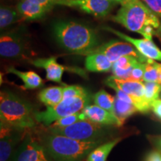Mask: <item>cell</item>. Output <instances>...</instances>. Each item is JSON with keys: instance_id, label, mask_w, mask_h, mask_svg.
<instances>
[{"instance_id": "cell-1", "label": "cell", "mask_w": 161, "mask_h": 161, "mask_svg": "<svg viewBox=\"0 0 161 161\" xmlns=\"http://www.w3.org/2000/svg\"><path fill=\"white\" fill-rule=\"evenodd\" d=\"M58 43L64 49L80 55L96 49L98 39L96 32L89 26L75 21H60L53 27Z\"/></svg>"}, {"instance_id": "cell-2", "label": "cell", "mask_w": 161, "mask_h": 161, "mask_svg": "<svg viewBox=\"0 0 161 161\" xmlns=\"http://www.w3.org/2000/svg\"><path fill=\"white\" fill-rule=\"evenodd\" d=\"M101 141H80L67 136L49 134L42 137L41 143L55 161H80L98 146Z\"/></svg>"}, {"instance_id": "cell-3", "label": "cell", "mask_w": 161, "mask_h": 161, "mask_svg": "<svg viewBox=\"0 0 161 161\" xmlns=\"http://www.w3.org/2000/svg\"><path fill=\"white\" fill-rule=\"evenodd\" d=\"M33 107L10 91L0 93L1 125L23 131L35 126Z\"/></svg>"}, {"instance_id": "cell-4", "label": "cell", "mask_w": 161, "mask_h": 161, "mask_svg": "<svg viewBox=\"0 0 161 161\" xmlns=\"http://www.w3.org/2000/svg\"><path fill=\"white\" fill-rule=\"evenodd\" d=\"M112 19L129 31L136 32L141 35L148 26H153L161 33V23L158 15L142 2H128L122 5Z\"/></svg>"}, {"instance_id": "cell-5", "label": "cell", "mask_w": 161, "mask_h": 161, "mask_svg": "<svg viewBox=\"0 0 161 161\" xmlns=\"http://www.w3.org/2000/svg\"><path fill=\"white\" fill-rule=\"evenodd\" d=\"M90 102L89 94L64 98L54 107H47L46 110L35 113V119L46 126H50L58 119L82 112Z\"/></svg>"}, {"instance_id": "cell-6", "label": "cell", "mask_w": 161, "mask_h": 161, "mask_svg": "<svg viewBox=\"0 0 161 161\" xmlns=\"http://www.w3.org/2000/svg\"><path fill=\"white\" fill-rule=\"evenodd\" d=\"M48 132L52 134L67 136L73 140L90 141L98 140L103 133L102 125L89 119H84L66 127L49 126Z\"/></svg>"}, {"instance_id": "cell-7", "label": "cell", "mask_w": 161, "mask_h": 161, "mask_svg": "<svg viewBox=\"0 0 161 161\" xmlns=\"http://www.w3.org/2000/svg\"><path fill=\"white\" fill-rule=\"evenodd\" d=\"M95 53L103 54L113 64L120 58L128 55L134 56L141 63L146 64L148 60V58L141 55L132 44L119 40H111L108 43L102 44V46H98L96 49L87 52L85 55L87 56Z\"/></svg>"}, {"instance_id": "cell-8", "label": "cell", "mask_w": 161, "mask_h": 161, "mask_svg": "<svg viewBox=\"0 0 161 161\" xmlns=\"http://www.w3.org/2000/svg\"><path fill=\"white\" fill-rule=\"evenodd\" d=\"M27 39L17 31L4 33L0 37V55L6 58H25L29 53Z\"/></svg>"}, {"instance_id": "cell-9", "label": "cell", "mask_w": 161, "mask_h": 161, "mask_svg": "<svg viewBox=\"0 0 161 161\" xmlns=\"http://www.w3.org/2000/svg\"><path fill=\"white\" fill-rule=\"evenodd\" d=\"M42 143L26 136L14 154L11 161H51Z\"/></svg>"}, {"instance_id": "cell-10", "label": "cell", "mask_w": 161, "mask_h": 161, "mask_svg": "<svg viewBox=\"0 0 161 161\" xmlns=\"http://www.w3.org/2000/svg\"><path fill=\"white\" fill-rule=\"evenodd\" d=\"M106 80L111 82L122 91L135 98L138 102V111L146 113L152 108L151 104L145 98V85L142 81L118 79L113 75Z\"/></svg>"}, {"instance_id": "cell-11", "label": "cell", "mask_w": 161, "mask_h": 161, "mask_svg": "<svg viewBox=\"0 0 161 161\" xmlns=\"http://www.w3.org/2000/svg\"><path fill=\"white\" fill-rule=\"evenodd\" d=\"M114 4L108 0H61L58 5L78 8L95 17H105Z\"/></svg>"}, {"instance_id": "cell-12", "label": "cell", "mask_w": 161, "mask_h": 161, "mask_svg": "<svg viewBox=\"0 0 161 161\" xmlns=\"http://www.w3.org/2000/svg\"><path fill=\"white\" fill-rule=\"evenodd\" d=\"M103 29L112 32L114 35H117L118 37L124 40L125 41L132 44L141 55L145 56L148 59L161 61V50L154 43V42H152V40L146 39V38L136 39V38L130 37L128 35H125L122 32L116 31L110 27H104Z\"/></svg>"}, {"instance_id": "cell-13", "label": "cell", "mask_w": 161, "mask_h": 161, "mask_svg": "<svg viewBox=\"0 0 161 161\" xmlns=\"http://www.w3.org/2000/svg\"><path fill=\"white\" fill-rule=\"evenodd\" d=\"M21 130L1 125L0 136V161H11L15 146L21 138Z\"/></svg>"}, {"instance_id": "cell-14", "label": "cell", "mask_w": 161, "mask_h": 161, "mask_svg": "<svg viewBox=\"0 0 161 161\" xmlns=\"http://www.w3.org/2000/svg\"><path fill=\"white\" fill-rule=\"evenodd\" d=\"M82 113L89 119L102 125H114L120 127L122 124L115 114L100 108L96 104L87 105L82 110Z\"/></svg>"}, {"instance_id": "cell-15", "label": "cell", "mask_w": 161, "mask_h": 161, "mask_svg": "<svg viewBox=\"0 0 161 161\" xmlns=\"http://www.w3.org/2000/svg\"><path fill=\"white\" fill-rule=\"evenodd\" d=\"M31 64L36 67L45 69L46 72V79L48 80L57 82L66 86V84L62 82V76L66 68L61 64H58L55 57L37 58V59L32 60Z\"/></svg>"}, {"instance_id": "cell-16", "label": "cell", "mask_w": 161, "mask_h": 161, "mask_svg": "<svg viewBox=\"0 0 161 161\" xmlns=\"http://www.w3.org/2000/svg\"><path fill=\"white\" fill-rule=\"evenodd\" d=\"M16 8L23 21L40 19L52 9V7L43 5L31 0H20Z\"/></svg>"}, {"instance_id": "cell-17", "label": "cell", "mask_w": 161, "mask_h": 161, "mask_svg": "<svg viewBox=\"0 0 161 161\" xmlns=\"http://www.w3.org/2000/svg\"><path fill=\"white\" fill-rule=\"evenodd\" d=\"M139 60L134 56H123L113 64V76L118 79L129 80L131 75L133 68Z\"/></svg>"}, {"instance_id": "cell-18", "label": "cell", "mask_w": 161, "mask_h": 161, "mask_svg": "<svg viewBox=\"0 0 161 161\" xmlns=\"http://www.w3.org/2000/svg\"><path fill=\"white\" fill-rule=\"evenodd\" d=\"M112 62L103 54H91L86 58L85 67L90 72H108L112 70Z\"/></svg>"}, {"instance_id": "cell-19", "label": "cell", "mask_w": 161, "mask_h": 161, "mask_svg": "<svg viewBox=\"0 0 161 161\" xmlns=\"http://www.w3.org/2000/svg\"><path fill=\"white\" fill-rule=\"evenodd\" d=\"M8 73L16 75L23 81V88L25 90L37 89L43 84L41 77L33 71L21 72L14 67H8L7 69Z\"/></svg>"}, {"instance_id": "cell-20", "label": "cell", "mask_w": 161, "mask_h": 161, "mask_svg": "<svg viewBox=\"0 0 161 161\" xmlns=\"http://www.w3.org/2000/svg\"><path fill=\"white\" fill-rule=\"evenodd\" d=\"M38 98L46 107H54L59 104L64 98L63 86H49L39 92Z\"/></svg>"}, {"instance_id": "cell-21", "label": "cell", "mask_w": 161, "mask_h": 161, "mask_svg": "<svg viewBox=\"0 0 161 161\" xmlns=\"http://www.w3.org/2000/svg\"><path fill=\"white\" fill-rule=\"evenodd\" d=\"M121 140L122 138H116L115 140L97 146L87 155V161H106L113 148Z\"/></svg>"}, {"instance_id": "cell-22", "label": "cell", "mask_w": 161, "mask_h": 161, "mask_svg": "<svg viewBox=\"0 0 161 161\" xmlns=\"http://www.w3.org/2000/svg\"><path fill=\"white\" fill-rule=\"evenodd\" d=\"M21 21L17 8L2 5L0 8V29L3 30L17 22Z\"/></svg>"}, {"instance_id": "cell-23", "label": "cell", "mask_w": 161, "mask_h": 161, "mask_svg": "<svg viewBox=\"0 0 161 161\" xmlns=\"http://www.w3.org/2000/svg\"><path fill=\"white\" fill-rule=\"evenodd\" d=\"M114 111L115 115L121 121V122L124 124L125 121L138 111V110L134 104L125 102L116 96L114 97Z\"/></svg>"}, {"instance_id": "cell-24", "label": "cell", "mask_w": 161, "mask_h": 161, "mask_svg": "<svg viewBox=\"0 0 161 161\" xmlns=\"http://www.w3.org/2000/svg\"><path fill=\"white\" fill-rule=\"evenodd\" d=\"M93 101L96 105L108 110L111 114H115L114 111V97L110 95L104 90L96 92L93 96Z\"/></svg>"}, {"instance_id": "cell-25", "label": "cell", "mask_w": 161, "mask_h": 161, "mask_svg": "<svg viewBox=\"0 0 161 161\" xmlns=\"http://www.w3.org/2000/svg\"><path fill=\"white\" fill-rule=\"evenodd\" d=\"M145 85V98L152 106L154 101L158 99L161 92V85L157 82H146Z\"/></svg>"}, {"instance_id": "cell-26", "label": "cell", "mask_w": 161, "mask_h": 161, "mask_svg": "<svg viewBox=\"0 0 161 161\" xmlns=\"http://www.w3.org/2000/svg\"><path fill=\"white\" fill-rule=\"evenodd\" d=\"M158 64L154 60L148 59L146 63V69L143 76L145 82H157L158 80Z\"/></svg>"}, {"instance_id": "cell-27", "label": "cell", "mask_w": 161, "mask_h": 161, "mask_svg": "<svg viewBox=\"0 0 161 161\" xmlns=\"http://www.w3.org/2000/svg\"><path fill=\"white\" fill-rule=\"evenodd\" d=\"M86 119V116L82 112L78 113V114H72V115L62 117L58 119L56 122L50 126L52 127H66L71 125L75 123V122H79V121Z\"/></svg>"}, {"instance_id": "cell-28", "label": "cell", "mask_w": 161, "mask_h": 161, "mask_svg": "<svg viewBox=\"0 0 161 161\" xmlns=\"http://www.w3.org/2000/svg\"><path fill=\"white\" fill-rule=\"evenodd\" d=\"M86 93H87V91L84 87L80 86L66 85L64 87V98L75 97V96L84 95Z\"/></svg>"}, {"instance_id": "cell-29", "label": "cell", "mask_w": 161, "mask_h": 161, "mask_svg": "<svg viewBox=\"0 0 161 161\" xmlns=\"http://www.w3.org/2000/svg\"><path fill=\"white\" fill-rule=\"evenodd\" d=\"M146 69V64L139 62L133 68L131 75H130V80H136V81H142L143 80V76Z\"/></svg>"}, {"instance_id": "cell-30", "label": "cell", "mask_w": 161, "mask_h": 161, "mask_svg": "<svg viewBox=\"0 0 161 161\" xmlns=\"http://www.w3.org/2000/svg\"><path fill=\"white\" fill-rule=\"evenodd\" d=\"M158 17L161 18V0H141Z\"/></svg>"}, {"instance_id": "cell-31", "label": "cell", "mask_w": 161, "mask_h": 161, "mask_svg": "<svg viewBox=\"0 0 161 161\" xmlns=\"http://www.w3.org/2000/svg\"><path fill=\"white\" fill-rule=\"evenodd\" d=\"M152 109L154 114L161 119V99H157L152 103Z\"/></svg>"}, {"instance_id": "cell-32", "label": "cell", "mask_w": 161, "mask_h": 161, "mask_svg": "<svg viewBox=\"0 0 161 161\" xmlns=\"http://www.w3.org/2000/svg\"><path fill=\"white\" fill-rule=\"evenodd\" d=\"M35 3L41 4V5L48 6V7L53 8L54 6L58 5V4L60 3L61 0H31Z\"/></svg>"}, {"instance_id": "cell-33", "label": "cell", "mask_w": 161, "mask_h": 161, "mask_svg": "<svg viewBox=\"0 0 161 161\" xmlns=\"http://www.w3.org/2000/svg\"><path fill=\"white\" fill-rule=\"evenodd\" d=\"M146 161H161V153L158 151L151 152L146 156Z\"/></svg>"}, {"instance_id": "cell-34", "label": "cell", "mask_w": 161, "mask_h": 161, "mask_svg": "<svg viewBox=\"0 0 161 161\" xmlns=\"http://www.w3.org/2000/svg\"><path fill=\"white\" fill-rule=\"evenodd\" d=\"M108 1L111 2L113 3H119L121 5H123L125 4H126L128 3V1L127 0H108Z\"/></svg>"}, {"instance_id": "cell-35", "label": "cell", "mask_w": 161, "mask_h": 161, "mask_svg": "<svg viewBox=\"0 0 161 161\" xmlns=\"http://www.w3.org/2000/svg\"><path fill=\"white\" fill-rule=\"evenodd\" d=\"M158 83L161 84V64H158Z\"/></svg>"}, {"instance_id": "cell-36", "label": "cell", "mask_w": 161, "mask_h": 161, "mask_svg": "<svg viewBox=\"0 0 161 161\" xmlns=\"http://www.w3.org/2000/svg\"><path fill=\"white\" fill-rule=\"evenodd\" d=\"M128 2H133V3H140V2H142L141 0H127Z\"/></svg>"}, {"instance_id": "cell-37", "label": "cell", "mask_w": 161, "mask_h": 161, "mask_svg": "<svg viewBox=\"0 0 161 161\" xmlns=\"http://www.w3.org/2000/svg\"><path fill=\"white\" fill-rule=\"evenodd\" d=\"M160 147H161V140L160 141Z\"/></svg>"}]
</instances>
